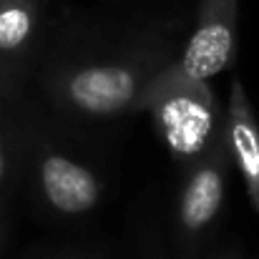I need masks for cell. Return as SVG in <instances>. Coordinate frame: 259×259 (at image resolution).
Wrapping results in <instances>:
<instances>
[{
	"instance_id": "3957f363",
	"label": "cell",
	"mask_w": 259,
	"mask_h": 259,
	"mask_svg": "<svg viewBox=\"0 0 259 259\" xmlns=\"http://www.w3.org/2000/svg\"><path fill=\"white\" fill-rule=\"evenodd\" d=\"M229 156L232 149H229L227 131H219L214 141L206 146V151L196 161H191L194 166L181 186L179 204H176V219L184 237L199 239L219 217L224 201Z\"/></svg>"
},
{
	"instance_id": "8fae6325",
	"label": "cell",
	"mask_w": 259,
	"mask_h": 259,
	"mask_svg": "<svg viewBox=\"0 0 259 259\" xmlns=\"http://www.w3.org/2000/svg\"><path fill=\"white\" fill-rule=\"evenodd\" d=\"M63 259H81V257H76V254H73V257H63Z\"/></svg>"
},
{
	"instance_id": "277c9868",
	"label": "cell",
	"mask_w": 259,
	"mask_h": 259,
	"mask_svg": "<svg viewBox=\"0 0 259 259\" xmlns=\"http://www.w3.org/2000/svg\"><path fill=\"white\" fill-rule=\"evenodd\" d=\"M237 46V0H201L196 28L174 63V68L194 81H209L222 73Z\"/></svg>"
},
{
	"instance_id": "5b68a950",
	"label": "cell",
	"mask_w": 259,
	"mask_h": 259,
	"mask_svg": "<svg viewBox=\"0 0 259 259\" xmlns=\"http://www.w3.org/2000/svg\"><path fill=\"white\" fill-rule=\"evenodd\" d=\"M40 194L51 209L66 217H81L98 206L103 196V184L88 166L51 151L38 164Z\"/></svg>"
},
{
	"instance_id": "8992f818",
	"label": "cell",
	"mask_w": 259,
	"mask_h": 259,
	"mask_svg": "<svg viewBox=\"0 0 259 259\" xmlns=\"http://www.w3.org/2000/svg\"><path fill=\"white\" fill-rule=\"evenodd\" d=\"M227 139H229L232 156L237 159V166L247 184L249 201L259 214V123L249 106V98L244 93V86L239 81L232 83Z\"/></svg>"
},
{
	"instance_id": "52a82bcc",
	"label": "cell",
	"mask_w": 259,
	"mask_h": 259,
	"mask_svg": "<svg viewBox=\"0 0 259 259\" xmlns=\"http://www.w3.org/2000/svg\"><path fill=\"white\" fill-rule=\"evenodd\" d=\"M38 30L35 0H0V53H23Z\"/></svg>"
},
{
	"instance_id": "6da1fadb",
	"label": "cell",
	"mask_w": 259,
	"mask_h": 259,
	"mask_svg": "<svg viewBox=\"0 0 259 259\" xmlns=\"http://www.w3.org/2000/svg\"><path fill=\"white\" fill-rule=\"evenodd\" d=\"M136 111H149L156 131L176 161H196L214 141L217 101L206 81L181 76L174 66L161 68L144 88Z\"/></svg>"
},
{
	"instance_id": "7a4b0ae2",
	"label": "cell",
	"mask_w": 259,
	"mask_h": 259,
	"mask_svg": "<svg viewBox=\"0 0 259 259\" xmlns=\"http://www.w3.org/2000/svg\"><path fill=\"white\" fill-rule=\"evenodd\" d=\"M159 73L146 61H113L81 66L61 76L58 98L78 116L113 118L126 111H136V103Z\"/></svg>"
},
{
	"instance_id": "ba28073f",
	"label": "cell",
	"mask_w": 259,
	"mask_h": 259,
	"mask_svg": "<svg viewBox=\"0 0 259 259\" xmlns=\"http://www.w3.org/2000/svg\"><path fill=\"white\" fill-rule=\"evenodd\" d=\"M5 179H8V151H5V146L0 141V186H3Z\"/></svg>"
},
{
	"instance_id": "9c48e42d",
	"label": "cell",
	"mask_w": 259,
	"mask_h": 259,
	"mask_svg": "<svg viewBox=\"0 0 259 259\" xmlns=\"http://www.w3.org/2000/svg\"><path fill=\"white\" fill-rule=\"evenodd\" d=\"M3 237H5V227H3V219H0V244H3Z\"/></svg>"
},
{
	"instance_id": "30bf717a",
	"label": "cell",
	"mask_w": 259,
	"mask_h": 259,
	"mask_svg": "<svg viewBox=\"0 0 259 259\" xmlns=\"http://www.w3.org/2000/svg\"><path fill=\"white\" fill-rule=\"evenodd\" d=\"M224 259H237V257H234V254H227V257H224Z\"/></svg>"
}]
</instances>
